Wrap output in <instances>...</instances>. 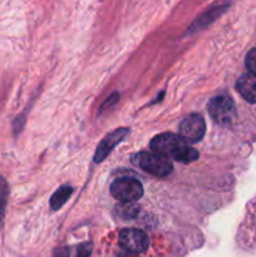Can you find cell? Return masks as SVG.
<instances>
[{"instance_id": "5bb4252c", "label": "cell", "mask_w": 256, "mask_h": 257, "mask_svg": "<svg viewBox=\"0 0 256 257\" xmlns=\"http://www.w3.org/2000/svg\"><path fill=\"white\" fill-rule=\"evenodd\" d=\"M92 252V243L85 242L79 246V251H78V257H89Z\"/></svg>"}, {"instance_id": "6da1fadb", "label": "cell", "mask_w": 256, "mask_h": 257, "mask_svg": "<svg viewBox=\"0 0 256 257\" xmlns=\"http://www.w3.org/2000/svg\"><path fill=\"white\" fill-rule=\"evenodd\" d=\"M133 162L142 168L143 171L148 172L150 175L156 176V177H165L170 175L173 170V165L170 158L166 156L158 155L153 152H142L135 156Z\"/></svg>"}, {"instance_id": "7c38bea8", "label": "cell", "mask_w": 256, "mask_h": 257, "mask_svg": "<svg viewBox=\"0 0 256 257\" xmlns=\"http://www.w3.org/2000/svg\"><path fill=\"white\" fill-rule=\"evenodd\" d=\"M8 197H9V186H8L7 181L4 178L0 177V223H2L3 217H4Z\"/></svg>"}, {"instance_id": "2e32d148", "label": "cell", "mask_w": 256, "mask_h": 257, "mask_svg": "<svg viewBox=\"0 0 256 257\" xmlns=\"http://www.w3.org/2000/svg\"><path fill=\"white\" fill-rule=\"evenodd\" d=\"M55 257H69V253H68L67 248H60L55 252Z\"/></svg>"}, {"instance_id": "277c9868", "label": "cell", "mask_w": 256, "mask_h": 257, "mask_svg": "<svg viewBox=\"0 0 256 257\" xmlns=\"http://www.w3.org/2000/svg\"><path fill=\"white\" fill-rule=\"evenodd\" d=\"M206 133V123L202 115L188 114L183 118L178 128V136L186 145H193L200 142Z\"/></svg>"}, {"instance_id": "8992f818", "label": "cell", "mask_w": 256, "mask_h": 257, "mask_svg": "<svg viewBox=\"0 0 256 257\" xmlns=\"http://www.w3.org/2000/svg\"><path fill=\"white\" fill-rule=\"evenodd\" d=\"M119 245L128 252L142 253L150 246V238L138 228H124L119 232Z\"/></svg>"}, {"instance_id": "52a82bcc", "label": "cell", "mask_w": 256, "mask_h": 257, "mask_svg": "<svg viewBox=\"0 0 256 257\" xmlns=\"http://www.w3.org/2000/svg\"><path fill=\"white\" fill-rule=\"evenodd\" d=\"M128 132H130L128 128H118V130H114L113 132H110L109 135L105 136L102 140V142L99 143V146L97 147V151H95L94 162H103L104 158L112 152L113 148H114L118 143H120L124 140V137L128 135Z\"/></svg>"}, {"instance_id": "9c48e42d", "label": "cell", "mask_w": 256, "mask_h": 257, "mask_svg": "<svg viewBox=\"0 0 256 257\" xmlns=\"http://www.w3.org/2000/svg\"><path fill=\"white\" fill-rule=\"evenodd\" d=\"M73 193V188L70 186H62L54 192V195L50 198V207L52 210H59L60 207L65 205Z\"/></svg>"}, {"instance_id": "5b68a950", "label": "cell", "mask_w": 256, "mask_h": 257, "mask_svg": "<svg viewBox=\"0 0 256 257\" xmlns=\"http://www.w3.org/2000/svg\"><path fill=\"white\" fill-rule=\"evenodd\" d=\"M183 145L186 143L181 140L180 136L166 132L153 137L150 143V148L153 153L166 156L167 158H173V156Z\"/></svg>"}, {"instance_id": "3957f363", "label": "cell", "mask_w": 256, "mask_h": 257, "mask_svg": "<svg viewBox=\"0 0 256 257\" xmlns=\"http://www.w3.org/2000/svg\"><path fill=\"white\" fill-rule=\"evenodd\" d=\"M110 193L120 203H136L143 196V186L135 178H118L110 185Z\"/></svg>"}, {"instance_id": "9a60e30c", "label": "cell", "mask_w": 256, "mask_h": 257, "mask_svg": "<svg viewBox=\"0 0 256 257\" xmlns=\"http://www.w3.org/2000/svg\"><path fill=\"white\" fill-rule=\"evenodd\" d=\"M118 99H119V94H117V93H113V94L110 95L109 99H107V102L102 105V108H100V113H102L105 108L109 107L110 104H114V103H117Z\"/></svg>"}, {"instance_id": "7a4b0ae2", "label": "cell", "mask_w": 256, "mask_h": 257, "mask_svg": "<svg viewBox=\"0 0 256 257\" xmlns=\"http://www.w3.org/2000/svg\"><path fill=\"white\" fill-rule=\"evenodd\" d=\"M207 108L213 122L220 125H231L237 117L235 103L227 95L213 97L208 103Z\"/></svg>"}, {"instance_id": "30bf717a", "label": "cell", "mask_w": 256, "mask_h": 257, "mask_svg": "<svg viewBox=\"0 0 256 257\" xmlns=\"http://www.w3.org/2000/svg\"><path fill=\"white\" fill-rule=\"evenodd\" d=\"M198 152L196 150H193L192 147H190L188 145H183L180 150L177 151L175 156H173V160L178 161L181 163H191L193 161H196L198 158Z\"/></svg>"}, {"instance_id": "4fadbf2b", "label": "cell", "mask_w": 256, "mask_h": 257, "mask_svg": "<svg viewBox=\"0 0 256 257\" xmlns=\"http://www.w3.org/2000/svg\"><path fill=\"white\" fill-rule=\"evenodd\" d=\"M246 68L248 69V73L256 74V48L251 49L246 55Z\"/></svg>"}, {"instance_id": "8fae6325", "label": "cell", "mask_w": 256, "mask_h": 257, "mask_svg": "<svg viewBox=\"0 0 256 257\" xmlns=\"http://www.w3.org/2000/svg\"><path fill=\"white\" fill-rule=\"evenodd\" d=\"M117 210V215L120 218L124 220H131V218L136 217L138 213V206L136 203H120L119 206L115 207Z\"/></svg>"}, {"instance_id": "ba28073f", "label": "cell", "mask_w": 256, "mask_h": 257, "mask_svg": "<svg viewBox=\"0 0 256 257\" xmlns=\"http://www.w3.org/2000/svg\"><path fill=\"white\" fill-rule=\"evenodd\" d=\"M236 88L243 99L256 104V74L245 73L241 75L236 83Z\"/></svg>"}]
</instances>
